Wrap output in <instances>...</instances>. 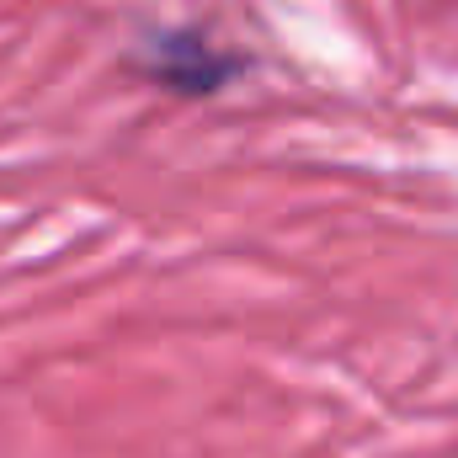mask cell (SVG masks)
I'll return each mask as SVG.
<instances>
[{
  "label": "cell",
  "mask_w": 458,
  "mask_h": 458,
  "mask_svg": "<svg viewBox=\"0 0 458 458\" xmlns=\"http://www.w3.org/2000/svg\"><path fill=\"white\" fill-rule=\"evenodd\" d=\"M133 64L155 86H165L176 97H219L229 81L245 75V54L214 43L203 27H160V32H149L144 54Z\"/></svg>",
  "instance_id": "obj_1"
}]
</instances>
